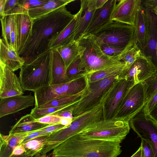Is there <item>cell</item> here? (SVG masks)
Returning a JSON list of instances; mask_svg holds the SVG:
<instances>
[{"mask_svg": "<svg viewBox=\"0 0 157 157\" xmlns=\"http://www.w3.org/2000/svg\"><path fill=\"white\" fill-rule=\"evenodd\" d=\"M157 70V67L153 63L151 56L145 54L136 59L123 78L132 82L135 85L143 82Z\"/></svg>", "mask_w": 157, "mask_h": 157, "instance_id": "obj_12", "label": "cell"}, {"mask_svg": "<svg viewBox=\"0 0 157 157\" xmlns=\"http://www.w3.org/2000/svg\"><path fill=\"white\" fill-rule=\"evenodd\" d=\"M88 83L89 81L88 78L86 87L83 90L79 93L59 98L46 103L38 108L43 109L63 106L69 104L77 100L86 92L88 88Z\"/></svg>", "mask_w": 157, "mask_h": 157, "instance_id": "obj_29", "label": "cell"}, {"mask_svg": "<svg viewBox=\"0 0 157 157\" xmlns=\"http://www.w3.org/2000/svg\"><path fill=\"white\" fill-rule=\"evenodd\" d=\"M141 2V0H120L114 7L110 20L134 26Z\"/></svg>", "mask_w": 157, "mask_h": 157, "instance_id": "obj_14", "label": "cell"}, {"mask_svg": "<svg viewBox=\"0 0 157 157\" xmlns=\"http://www.w3.org/2000/svg\"><path fill=\"white\" fill-rule=\"evenodd\" d=\"M125 64L121 61L119 63L89 74L86 75L90 82H92L104 78L116 76L124 77Z\"/></svg>", "mask_w": 157, "mask_h": 157, "instance_id": "obj_24", "label": "cell"}, {"mask_svg": "<svg viewBox=\"0 0 157 157\" xmlns=\"http://www.w3.org/2000/svg\"><path fill=\"white\" fill-rule=\"evenodd\" d=\"M145 9L147 10L151 11L157 8V0H147L144 1Z\"/></svg>", "mask_w": 157, "mask_h": 157, "instance_id": "obj_46", "label": "cell"}, {"mask_svg": "<svg viewBox=\"0 0 157 157\" xmlns=\"http://www.w3.org/2000/svg\"><path fill=\"white\" fill-rule=\"evenodd\" d=\"M45 137L42 138L35 139L21 144L25 148L26 152L30 153L35 156L40 154L44 148Z\"/></svg>", "mask_w": 157, "mask_h": 157, "instance_id": "obj_33", "label": "cell"}, {"mask_svg": "<svg viewBox=\"0 0 157 157\" xmlns=\"http://www.w3.org/2000/svg\"><path fill=\"white\" fill-rule=\"evenodd\" d=\"M6 0H0V15L1 18L5 17V9Z\"/></svg>", "mask_w": 157, "mask_h": 157, "instance_id": "obj_48", "label": "cell"}, {"mask_svg": "<svg viewBox=\"0 0 157 157\" xmlns=\"http://www.w3.org/2000/svg\"><path fill=\"white\" fill-rule=\"evenodd\" d=\"M16 29L15 23L14 25V26L10 34L9 42L10 47L9 48L16 52Z\"/></svg>", "mask_w": 157, "mask_h": 157, "instance_id": "obj_41", "label": "cell"}, {"mask_svg": "<svg viewBox=\"0 0 157 157\" xmlns=\"http://www.w3.org/2000/svg\"><path fill=\"white\" fill-rule=\"evenodd\" d=\"M51 71V85L66 83L70 79L67 69L60 55L56 50H50Z\"/></svg>", "mask_w": 157, "mask_h": 157, "instance_id": "obj_18", "label": "cell"}, {"mask_svg": "<svg viewBox=\"0 0 157 157\" xmlns=\"http://www.w3.org/2000/svg\"><path fill=\"white\" fill-rule=\"evenodd\" d=\"M35 157H53L51 155L50 156L47 155H41L40 154H38L35 156Z\"/></svg>", "mask_w": 157, "mask_h": 157, "instance_id": "obj_53", "label": "cell"}, {"mask_svg": "<svg viewBox=\"0 0 157 157\" xmlns=\"http://www.w3.org/2000/svg\"><path fill=\"white\" fill-rule=\"evenodd\" d=\"M130 127L141 139L151 144L155 157H157V123L143 109L129 121Z\"/></svg>", "mask_w": 157, "mask_h": 157, "instance_id": "obj_11", "label": "cell"}, {"mask_svg": "<svg viewBox=\"0 0 157 157\" xmlns=\"http://www.w3.org/2000/svg\"><path fill=\"white\" fill-rule=\"evenodd\" d=\"M61 117L54 114L48 115L35 119L38 122L49 125L60 124Z\"/></svg>", "mask_w": 157, "mask_h": 157, "instance_id": "obj_37", "label": "cell"}, {"mask_svg": "<svg viewBox=\"0 0 157 157\" xmlns=\"http://www.w3.org/2000/svg\"><path fill=\"white\" fill-rule=\"evenodd\" d=\"M48 0H19V3L21 6L29 10L41 6L46 3Z\"/></svg>", "mask_w": 157, "mask_h": 157, "instance_id": "obj_38", "label": "cell"}, {"mask_svg": "<svg viewBox=\"0 0 157 157\" xmlns=\"http://www.w3.org/2000/svg\"><path fill=\"white\" fill-rule=\"evenodd\" d=\"M153 12H154L155 14H156L157 15V8H155L152 11ZM156 58H157V50H156Z\"/></svg>", "mask_w": 157, "mask_h": 157, "instance_id": "obj_54", "label": "cell"}, {"mask_svg": "<svg viewBox=\"0 0 157 157\" xmlns=\"http://www.w3.org/2000/svg\"><path fill=\"white\" fill-rule=\"evenodd\" d=\"M84 74L88 75L118 63V61L105 54L100 44L92 34L83 36L78 40Z\"/></svg>", "mask_w": 157, "mask_h": 157, "instance_id": "obj_6", "label": "cell"}, {"mask_svg": "<svg viewBox=\"0 0 157 157\" xmlns=\"http://www.w3.org/2000/svg\"><path fill=\"white\" fill-rule=\"evenodd\" d=\"M147 102L142 83L134 85L124 95L115 118L129 121L143 109Z\"/></svg>", "mask_w": 157, "mask_h": 157, "instance_id": "obj_9", "label": "cell"}, {"mask_svg": "<svg viewBox=\"0 0 157 157\" xmlns=\"http://www.w3.org/2000/svg\"><path fill=\"white\" fill-rule=\"evenodd\" d=\"M26 150L24 147L21 144L15 147L9 157H12L13 156L21 155L26 152Z\"/></svg>", "mask_w": 157, "mask_h": 157, "instance_id": "obj_45", "label": "cell"}, {"mask_svg": "<svg viewBox=\"0 0 157 157\" xmlns=\"http://www.w3.org/2000/svg\"><path fill=\"white\" fill-rule=\"evenodd\" d=\"M83 12L78 24L75 40H79L84 35L90 25L96 9L92 0L81 1Z\"/></svg>", "mask_w": 157, "mask_h": 157, "instance_id": "obj_23", "label": "cell"}, {"mask_svg": "<svg viewBox=\"0 0 157 157\" xmlns=\"http://www.w3.org/2000/svg\"><path fill=\"white\" fill-rule=\"evenodd\" d=\"M31 95H18L0 99V117L16 113L35 105Z\"/></svg>", "mask_w": 157, "mask_h": 157, "instance_id": "obj_16", "label": "cell"}, {"mask_svg": "<svg viewBox=\"0 0 157 157\" xmlns=\"http://www.w3.org/2000/svg\"><path fill=\"white\" fill-rule=\"evenodd\" d=\"M145 55L138 47L134 44L128 47L117 58L119 61L122 60L125 64L124 77L128 73L131 66L140 57Z\"/></svg>", "mask_w": 157, "mask_h": 157, "instance_id": "obj_28", "label": "cell"}, {"mask_svg": "<svg viewBox=\"0 0 157 157\" xmlns=\"http://www.w3.org/2000/svg\"><path fill=\"white\" fill-rule=\"evenodd\" d=\"M133 82L124 78L116 80L101 98L104 110V119L115 118L123 98Z\"/></svg>", "mask_w": 157, "mask_h": 157, "instance_id": "obj_10", "label": "cell"}, {"mask_svg": "<svg viewBox=\"0 0 157 157\" xmlns=\"http://www.w3.org/2000/svg\"><path fill=\"white\" fill-rule=\"evenodd\" d=\"M19 78L0 61V99L24 94Z\"/></svg>", "mask_w": 157, "mask_h": 157, "instance_id": "obj_13", "label": "cell"}, {"mask_svg": "<svg viewBox=\"0 0 157 157\" xmlns=\"http://www.w3.org/2000/svg\"><path fill=\"white\" fill-rule=\"evenodd\" d=\"M134 44L125 48H119L106 44L101 45V48L102 51L105 54L118 60L117 59V57L128 47L133 45Z\"/></svg>", "mask_w": 157, "mask_h": 157, "instance_id": "obj_35", "label": "cell"}, {"mask_svg": "<svg viewBox=\"0 0 157 157\" xmlns=\"http://www.w3.org/2000/svg\"><path fill=\"white\" fill-rule=\"evenodd\" d=\"M74 1V0H48L47 3L41 6L28 10L29 15L32 20H34L62 6H66Z\"/></svg>", "mask_w": 157, "mask_h": 157, "instance_id": "obj_27", "label": "cell"}, {"mask_svg": "<svg viewBox=\"0 0 157 157\" xmlns=\"http://www.w3.org/2000/svg\"><path fill=\"white\" fill-rule=\"evenodd\" d=\"M135 26L110 20L92 34L100 44L125 48L134 43Z\"/></svg>", "mask_w": 157, "mask_h": 157, "instance_id": "obj_7", "label": "cell"}, {"mask_svg": "<svg viewBox=\"0 0 157 157\" xmlns=\"http://www.w3.org/2000/svg\"><path fill=\"white\" fill-rule=\"evenodd\" d=\"M104 119V110L100 102L91 109L74 117L67 127L45 137L44 146L40 154L46 155L69 138L78 134L90 124Z\"/></svg>", "mask_w": 157, "mask_h": 157, "instance_id": "obj_4", "label": "cell"}, {"mask_svg": "<svg viewBox=\"0 0 157 157\" xmlns=\"http://www.w3.org/2000/svg\"><path fill=\"white\" fill-rule=\"evenodd\" d=\"M2 36L5 43L9 48L10 34L15 25L14 15L6 16L1 18Z\"/></svg>", "mask_w": 157, "mask_h": 157, "instance_id": "obj_31", "label": "cell"}, {"mask_svg": "<svg viewBox=\"0 0 157 157\" xmlns=\"http://www.w3.org/2000/svg\"><path fill=\"white\" fill-rule=\"evenodd\" d=\"M16 33V52L19 55L31 36L33 20L28 13L14 15Z\"/></svg>", "mask_w": 157, "mask_h": 157, "instance_id": "obj_17", "label": "cell"}, {"mask_svg": "<svg viewBox=\"0 0 157 157\" xmlns=\"http://www.w3.org/2000/svg\"><path fill=\"white\" fill-rule=\"evenodd\" d=\"M117 2L116 0H108L103 7L96 10L84 35L92 34L110 20L112 12Z\"/></svg>", "mask_w": 157, "mask_h": 157, "instance_id": "obj_19", "label": "cell"}, {"mask_svg": "<svg viewBox=\"0 0 157 157\" xmlns=\"http://www.w3.org/2000/svg\"><path fill=\"white\" fill-rule=\"evenodd\" d=\"M129 121L117 118L102 119L89 125L78 134L86 138L121 143L129 133Z\"/></svg>", "mask_w": 157, "mask_h": 157, "instance_id": "obj_5", "label": "cell"}, {"mask_svg": "<svg viewBox=\"0 0 157 157\" xmlns=\"http://www.w3.org/2000/svg\"><path fill=\"white\" fill-rule=\"evenodd\" d=\"M79 99L69 104L59 106L43 109L34 107L32 109L30 114L34 119H37L47 115L53 114L61 110L75 105L78 102Z\"/></svg>", "mask_w": 157, "mask_h": 157, "instance_id": "obj_30", "label": "cell"}, {"mask_svg": "<svg viewBox=\"0 0 157 157\" xmlns=\"http://www.w3.org/2000/svg\"><path fill=\"white\" fill-rule=\"evenodd\" d=\"M35 156H36V155H35V156H33V157H35Z\"/></svg>", "mask_w": 157, "mask_h": 157, "instance_id": "obj_55", "label": "cell"}, {"mask_svg": "<svg viewBox=\"0 0 157 157\" xmlns=\"http://www.w3.org/2000/svg\"><path fill=\"white\" fill-rule=\"evenodd\" d=\"M64 6L33 20L31 36L19 55L24 59L34 57L49 51L52 37L62 30L74 15Z\"/></svg>", "mask_w": 157, "mask_h": 157, "instance_id": "obj_1", "label": "cell"}, {"mask_svg": "<svg viewBox=\"0 0 157 157\" xmlns=\"http://www.w3.org/2000/svg\"><path fill=\"white\" fill-rule=\"evenodd\" d=\"M147 114L157 123V103Z\"/></svg>", "mask_w": 157, "mask_h": 157, "instance_id": "obj_47", "label": "cell"}, {"mask_svg": "<svg viewBox=\"0 0 157 157\" xmlns=\"http://www.w3.org/2000/svg\"><path fill=\"white\" fill-rule=\"evenodd\" d=\"M45 127L33 131L25 139L22 144L35 139L48 136L51 134L52 133H47L45 131L44 129Z\"/></svg>", "mask_w": 157, "mask_h": 157, "instance_id": "obj_39", "label": "cell"}, {"mask_svg": "<svg viewBox=\"0 0 157 157\" xmlns=\"http://www.w3.org/2000/svg\"><path fill=\"white\" fill-rule=\"evenodd\" d=\"M119 142L88 139L77 134L55 148L53 157H117L121 153Z\"/></svg>", "mask_w": 157, "mask_h": 157, "instance_id": "obj_2", "label": "cell"}, {"mask_svg": "<svg viewBox=\"0 0 157 157\" xmlns=\"http://www.w3.org/2000/svg\"><path fill=\"white\" fill-rule=\"evenodd\" d=\"M142 146L140 145L137 151L130 157H141Z\"/></svg>", "mask_w": 157, "mask_h": 157, "instance_id": "obj_51", "label": "cell"}, {"mask_svg": "<svg viewBox=\"0 0 157 157\" xmlns=\"http://www.w3.org/2000/svg\"><path fill=\"white\" fill-rule=\"evenodd\" d=\"M49 125L36 121L30 114H28L21 117L12 127L9 134L32 131L41 129Z\"/></svg>", "mask_w": 157, "mask_h": 157, "instance_id": "obj_25", "label": "cell"}, {"mask_svg": "<svg viewBox=\"0 0 157 157\" xmlns=\"http://www.w3.org/2000/svg\"><path fill=\"white\" fill-rule=\"evenodd\" d=\"M19 0H6L5 9V15L14 7L18 5Z\"/></svg>", "mask_w": 157, "mask_h": 157, "instance_id": "obj_44", "label": "cell"}, {"mask_svg": "<svg viewBox=\"0 0 157 157\" xmlns=\"http://www.w3.org/2000/svg\"><path fill=\"white\" fill-rule=\"evenodd\" d=\"M65 63L67 70L71 63L80 56V47L78 41L75 40L56 49Z\"/></svg>", "mask_w": 157, "mask_h": 157, "instance_id": "obj_26", "label": "cell"}, {"mask_svg": "<svg viewBox=\"0 0 157 157\" xmlns=\"http://www.w3.org/2000/svg\"><path fill=\"white\" fill-rule=\"evenodd\" d=\"M157 103V93L145 105L143 110L146 114H148L154 106Z\"/></svg>", "mask_w": 157, "mask_h": 157, "instance_id": "obj_42", "label": "cell"}, {"mask_svg": "<svg viewBox=\"0 0 157 157\" xmlns=\"http://www.w3.org/2000/svg\"><path fill=\"white\" fill-rule=\"evenodd\" d=\"M142 83L145 90L147 102L157 93V70Z\"/></svg>", "mask_w": 157, "mask_h": 157, "instance_id": "obj_32", "label": "cell"}, {"mask_svg": "<svg viewBox=\"0 0 157 157\" xmlns=\"http://www.w3.org/2000/svg\"><path fill=\"white\" fill-rule=\"evenodd\" d=\"M83 12V8L81 5L80 9L74 15L73 19L68 24L50 39L48 45L49 50H56L75 40L79 22Z\"/></svg>", "mask_w": 157, "mask_h": 157, "instance_id": "obj_15", "label": "cell"}, {"mask_svg": "<svg viewBox=\"0 0 157 157\" xmlns=\"http://www.w3.org/2000/svg\"><path fill=\"white\" fill-rule=\"evenodd\" d=\"M72 120L61 117L60 122V124L67 127L72 122Z\"/></svg>", "mask_w": 157, "mask_h": 157, "instance_id": "obj_50", "label": "cell"}, {"mask_svg": "<svg viewBox=\"0 0 157 157\" xmlns=\"http://www.w3.org/2000/svg\"><path fill=\"white\" fill-rule=\"evenodd\" d=\"M147 27V50L157 63V15L152 11L145 10Z\"/></svg>", "mask_w": 157, "mask_h": 157, "instance_id": "obj_20", "label": "cell"}, {"mask_svg": "<svg viewBox=\"0 0 157 157\" xmlns=\"http://www.w3.org/2000/svg\"><path fill=\"white\" fill-rule=\"evenodd\" d=\"M84 72L80 56L74 61L67 70V75L70 80L75 76Z\"/></svg>", "mask_w": 157, "mask_h": 157, "instance_id": "obj_34", "label": "cell"}, {"mask_svg": "<svg viewBox=\"0 0 157 157\" xmlns=\"http://www.w3.org/2000/svg\"><path fill=\"white\" fill-rule=\"evenodd\" d=\"M34 156L32 153L26 152L24 154L18 156H13L12 157H33Z\"/></svg>", "mask_w": 157, "mask_h": 157, "instance_id": "obj_52", "label": "cell"}, {"mask_svg": "<svg viewBox=\"0 0 157 157\" xmlns=\"http://www.w3.org/2000/svg\"><path fill=\"white\" fill-rule=\"evenodd\" d=\"M0 61L2 62L12 71L20 69L24 64V59L17 53L9 48L4 40H0Z\"/></svg>", "mask_w": 157, "mask_h": 157, "instance_id": "obj_22", "label": "cell"}, {"mask_svg": "<svg viewBox=\"0 0 157 157\" xmlns=\"http://www.w3.org/2000/svg\"><path fill=\"white\" fill-rule=\"evenodd\" d=\"M141 157H155L151 143L148 140L141 139Z\"/></svg>", "mask_w": 157, "mask_h": 157, "instance_id": "obj_36", "label": "cell"}, {"mask_svg": "<svg viewBox=\"0 0 157 157\" xmlns=\"http://www.w3.org/2000/svg\"><path fill=\"white\" fill-rule=\"evenodd\" d=\"M108 0H95V3L97 10L103 7Z\"/></svg>", "mask_w": 157, "mask_h": 157, "instance_id": "obj_49", "label": "cell"}, {"mask_svg": "<svg viewBox=\"0 0 157 157\" xmlns=\"http://www.w3.org/2000/svg\"><path fill=\"white\" fill-rule=\"evenodd\" d=\"M119 76L104 78L92 82L89 81L86 92L79 98L74 107V117L89 110L100 102L103 95Z\"/></svg>", "mask_w": 157, "mask_h": 157, "instance_id": "obj_8", "label": "cell"}, {"mask_svg": "<svg viewBox=\"0 0 157 157\" xmlns=\"http://www.w3.org/2000/svg\"><path fill=\"white\" fill-rule=\"evenodd\" d=\"M145 8L140 7L135 23L134 43L143 52L147 49V40Z\"/></svg>", "mask_w": 157, "mask_h": 157, "instance_id": "obj_21", "label": "cell"}, {"mask_svg": "<svg viewBox=\"0 0 157 157\" xmlns=\"http://www.w3.org/2000/svg\"><path fill=\"white\" fill-rule=\"evenodd\" d=\"M19 78L23 90L34 92L51 85L50 51L37 56L24 59Z\"/></svg>", "mask_w": 157, "mask_h": 157, "instance_id": "obj_3", "label": "cell"}, {"mask_svg": "<svg viewBox=\"0 0 157 157\" xmlns=\"http://www.w3.org/2000/svg\"><path fill=\"white\" fill-rule=\"evenodd\" d=\"M75 105L61 110L52 114L61 117L72 120L74 117L73 111Z\"/></svg>", "mask_w": 157, "mask_h": 157, "instance_id": "obj_40", "label": "cell"}, {"mask_svg": "<svg viewBox=\"0 0 157 157\" xmlns=\"http://www.w3.org/2000/svg\"><path fill=\"white\" fill-rule=\"evenodd\" d=\"M67 127L60 124L49 125L45 127L44 129L47 133H52Z\"/></svg>", "mask_w": 157, "mask_h": 157, "instance_id": "obj_43", "label": "cell"}]
</instances>
